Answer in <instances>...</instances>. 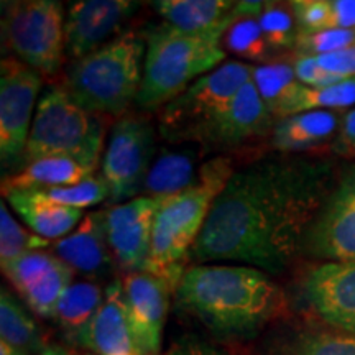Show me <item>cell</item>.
<instances>
[{"label": "cell", "instance_id": "6da1fadb", "mask_svg": "<svg viewBox=\"0 0 355 355\" xmlns=\"http://www.w3.org/2000/svg\"><path fill=\"white\" fill-rule=\"evenodd\" d=\"M326 159L263 158L235 170L212 204L191 260L239 261L279 273L303 255L304 239L334 188Z\"/></svg>", "mask_w": 355, "mask_h": 355}, {"label": "cell", "instance_id": "7a4b0ae2", "mask_svg": "<svg viewBox=\"0 0 355 355\" xmlns=\"http://www.w3.org/2000/svg\"><path fill=\"white\" fill-rule=\"evenodd\" d=\"M175 298L183 313L225 340L259 336L285 304V296L268 273L245 265L188 266Z\"/></svg>", "mask_w": 355, "mask_h": 355}, {"label": "cell", "instance_id": "3957f363", "mask_svg": "<svg viewBox=\"0 0 355 355\" xmlns=\"http://www.w3.org/2000/svg\"><path fill=\"white\" fill-rule=\"evenodd\" d=\"M234 173L230 158H212L202 163L199 180L193 188L162 202L153 220L152 243L144 272L165 279L176 290L188 270L191 250L206 224L212 204Z\"/></svg>", "mask_w": 355, "mask_h": 355}, {"label": "cell", "instance_id": "277c9868", "mask_svg": "<svg viewBox=\"0 0 355 355\" xmlns=\"http://www.w3.org/2000/svg\"><path fill=\"white\" fill-rule=\"evenodd\" d=\"M145 55L144 35L127 30L91 55L73 61L63 86L87 112L121 119L139 96Z\"/></svg>", "mask_w": 355, "mask_h": 355}, {"label": "cell", "instance_id": "5b68a950", "mask_svg": "<svg viewBox=\"0 0 355 355\" xmlns=\"http://www.w3.org/2000/svg\"><path fill=\"white\" fill-rule=\"evenodd\" d=\"M227 30L186 35L165 24L150 28L144 35V79L135 104L141 109H162L196 79L219 68L225 58L220 40Z\"/></svg>", "mask_w": 355, "mask_h": 355}, {"label": "cell", "instance_id": "8992f818", "mask_svg": "<svg viewBox=\"0 0 355 355\" xmlns=\"http://www.w3.org/2000/svg\"><path fill=\"white\" fill-rule=\"evenodd\" d=\"M105 122V117L78 105L64 86H50L40 96L21 165L25 168L42 158L64 157L96 171Z\"/></svg>", "mask_w": 355, "mask_h": 355}, {"label": "cell", "instance_id": "52a82bcc", "mask_svg": "<svg viewBox=\"0 0 355 355\" xmlns=\"http://www.w3.org/2000/svg\"><path fill=\"white\" fill-rule=\"evenodd\" d=\"M2 6L3 44L40 74H55L66 53L63 6L55 0H21Z\"/></svg>", "mask_w": 355, "mask_h": 355}, {"label": "cell", "instance_id": "ba28073f", "mask_svg": "<svg viewBox=\"0 0 355 355\" xmlns=\"http://www.w3.org/2000/svg\"><path fill=\"white\" fill-rule=\"evenodd\" d=\"M254 66L225 61L196 79L186 91L159 109L158 123L163 139L186 144L207 121L225 107L239 89L252 79Z\"/></svg>", "mask_w": 355, "mask_h": 355}, {"label": "cell", "instance_id": "9c48e42d", "mask_svg": "<svg viewBox=\"0 0 355 355\" xmlns=\"http://www.w3.org/2000/svg\"><path fill=\"white\" fill-rule=\"evenodd\" d=\"M155 125L146 115L125 114L117 119L102 159V178L109 184L112 206L144 193L155 158Z\"/></svg>", "mask_w": 355, "mask_h": 355}, {"label": "cell", "instance_id": "30bf717a", "mask_svg": "<svg viewBox=\"0 0 355 355\" xmlns=\"http://www.w3.org/2000/svg\"><path fill=\"white\" fill-rule=\"evenodd\" d=\"M42 74L15 58L0 63V162L2 171L20 168L24 159Z\"/></svg>", "mask_w": 355, "mask_h": 355}, {"label": "cell", "instance_id": "8fae6325", "mask_svg": "<svg viewBox=\"0 0 355 355\" xmlns=\"http://www.w3.org/2000/svg\"><path fill=\"white\" fill-rule=\"evenodd\" d=\"M303 255L355 261V163L337 178L304 239Z\"/></svg>", "mask_w": 355, "mask_h": 355}, {"label": "cell", "instance_id": "7c38bea8", "mask_svg": "<svg viewBox=\"0 0 355 355\" xmlns=\"http://www.w3.org/2000/svg\"><path fill=\"white\" fill-rule=\"evenodd\" d=\"M273 115L250 79L224 109L194 133L191 144L201 145L202 150L234 148L248 140L266 137L273 132Z\"/></svg>", "mask_w": 355, "mask_h": 355}, {"label": "cell", "instance_id": "4fadbf2b", "mask_svg": "<svg viewBox=\"0 0 355 355\" xmlns=\"http://www.w3.org/2000/svg\"><path fill=\"white\" fill-rule=\"evenodd\" d=\"M301 290L319 321L355 336V261H324L314 266Z\"/></svg>", "mask_w": 355, "mask_h": 355}, {"label": "cell", "instance_id": "5bb4252c", "mask_svg": "<svg viewBox=\"0 0 355 355\" xmlns=\"http://www.w3.org/2000/svg\"><path fill=\"white\" fill-rule=\"evenodd\" d=\"M140 8L130 0H81L71 3L64 24L66 55L81 60L123 33L128 19Z\"/></svg>", "mask_w": 355, "mask_h": 355}, {"label": "cell", "instance_id": "9a60e30c", "mask_svg": "<svg viewBox=\"0 0 355 355\" xmlns=\"http://www.w3.org/2000/svg\"><path fill=\"white\" fill-rule=\"evenodd\" d=\"M165 199L139 196L105 209L110 250L115 263L125 275L144 272L152 243L155 216Z\"/></svg>", "mask_w": 355, "mask_h": 355}, {"label": "cell", "instance_id": "2e32d148", "mask_svg": "<svg viewBox=\"0 0 355 355\" xmlns=\"http://www.w3.org/2000/svg\"><path fill=\"white\" fill-rule=\"evenodd\" d=\"M128 318L141 355H159L168 308L175 288L146 272L127 273L122 279Z\"/></svg>", "mask_w": 355, "mask_h": 355}, {"label": "cell", "instance_id": "e0dca14e", "mask_svg": "<svg viewBox=\"0 0 355 355\" xmlns=\"http://www.w3.org/2000/svg\"><path fill=\"white\" fill-rule=\"evenodd\" d=\"M51 250L74 272L89 279L109 278L117 263L109 245L107 211L89 212L74 232L53 242Z\"/></svg>", "mask_w": 355, "mask_h": 355}, {"label": "cell", "instance_id": "ac0fdd59", "mask_svg": "<svg viewBox=\"0 0 355 355\" xmlns=\"http://www.w3.org/2000/svg\"><path fill=\"white\" fill-rule=\"evenodd\" d=\"M79 347L96 355H141L128 318L121 279H114L105 288L104 303L84 332Z\"/></svg>", "mask_w": 355, "mask_h": 355}, {"label": "cell", "instance_id": "d6986e66", "mask_svg": "<svg viewBox=\"0 0 355 355\" xmlns=\"http://www.w3.org/2000/svg\"><path fill=\"white\" fill-rule=\"evenodd\" d=\"M257 355H355V336L327 324L275 331Z\"/></svg>", "mask_w": 355, "mask_h": 355}, {"label": "cell", "instance_id": "ffe728a7", "mask_svg": "<svg viewBox=\"0 0 355 355\" xmlns=\"http://www.w3.org/2000/svg\"><path fill=\"white\" fill-rule=\"evenodd\" d=\"M201 155L202 146L198 144L159 150L145 180L144 196L170 198L193 188L201 173Z\"/></svg>", "mask_w": 355, "mask_h": 355}, {"label": "cell", "instance_id": "44dd1931", "mask_svg": "<svg viewBox=\"0 0 355 355\" xmlns=\"http://www.w3.org/2000/svg\"><path fill=\"white\" fill-rule=\"evenodd\" d=\"M237 2L229 0H158L152 7L163 24L186 35H207L227 30L235 20Z\"/></svg>", "mask_w": 355, "mask_h": 355}, {"label": "cell", "instance_id": "7402d4cb", "mask_svg": "<svg viewBox=\"0 0 355 355\" xmlns=\"http://www.w3.org/2000/svg\"><path fill=\"white\" fill-rule=\"evenodd\" d=\"M343 115L334 110H311L279 119L272 132V145L279 152H304L336 139Z\"/></svg>", "mask_w": 355, "mask_h": 355}, {"label": "cell", "instance_id": "603a6c76", "mask_svg": "<svg viewBox=\"0 0 355 355\" xmlns=\"http://www.w3.org/2000/svg\"><path fill=\"white\" fill-rule=\"evenodd\" d=\"M7 201L15 209L26 227L48 241H60L81 224L83 211L58 206L33 196L28 191H12L6 194Z\"/></svg>", "mask_w": 355, "mask_h": 355}, {"label": "cell", "instance_id": "cb8c5ba5", "mask_svg": "<svg viewBox=\"0 0 355 355\" xmlns=\"http://www.w3.org/2000/svg\"><path fill=\"white\" fill-rule=\"evenodd\" d=\"M94 176V170L81 165L73 158L48 157L37 159L15 175L6 176L2 180V193L6 196L12 191H37L63 186L81 184Z\"/></svg>", "mask_w": 355, "mask_h": 355}, {"label": "cell", "instance_id": "d4e9b609", "mask_svg": "<svg viewBox=\"0 0 355 355\" xmlns=\"http://www.w3.org/2000/svg\"><path fill=\"white\" fill-rule=\"evenodd\" d=\"M104 298L105 290L94 282L71 283L61 296L53 318L69 343L79 345Z\"/></svg>", "mask_w": 355, "mask_h": 355}, {"label": "cell", "instance_id": "484cf974", "mask_svg": "<svg viewBox=\"0 0 355 355\" xmlns=\"http://www.w3.org/2000/svg\"><path fill=\"white\" fill-rule=\"evenodd\" d=\"M0 340L28 355H40L48 345L32 313L6 286L0 290Z\"/></svg>", "mask_w": 355, "mask_h": 355}, {"label": "cell", "instance_id": "4316f807", "mask_svg": "<svg viewBox=\"0 0 355 355\" xmlns=\"http://www.w3.org/2000/svg\"><path fill=\"white\" fill-rule=\"evenodd\" d=\"M252 81L259 89L261 99L273 117L285 119L303 84L296 78L293 66L286 63H268L254 66Z\"/></svg>", "mask_w": 355, "mask_h": 355}, {"label": "cell", "instance_id": "83f0119b", "mask_svg": "<svg viewBox=\"0 0 355 355\" xmlns=\"http://www.w3.org/2000/svg\"><path fill=\"white\" fill-rule=\"evenodd\" d=\"M355 104V78L345 79L334 86L327 87H301V91L293 102L290 115L301 112H311V110H332L344 109ZM288 115V117H290Z\"/></svg>", "mask_w": 355, "mask_h": 355}, {"label": "cell", "instance_id": "f1b7e54d", "mask_svg": "<svg viewBox=\"0 0 355 355\" xmlns=\"http://www.w3.org/2000/svg\"><path fill=\"white\" fill-rule=\"evenodd\" d=\"M53 245L51 241L26 230L15 220L7 209V204H0V263L13 260L28 252L46 250Z\"/></svg>", "mask_w": 355, "mask_h": 355}, {"label": "cell", "instance_id": "f546056e", "mask_svg": "<svg viewBox=\"0 0 355 355\" xmlns=\"http://www.w3.org/2000/svg\"><path fill=\"white\" fill-rule=\"evenodd\" d=\"M33 196L43 201L58 204V206L73 207V209H84V207L96 206L105 199H109V184L102 178V175L91 176L81 184L63 186V188H50V189H37L28 191Z\"/></svg>", "mask_w": 355, "mask_h": 355}, {"label": "cell", "instance_id": "4dcf8cb0", "mask_svg": "<svg viewBox=\"0 0 355 355\" xmlns=\"http://www.w3.org/2000/svg\"><path fill=\"white\" fill-rule=\"evenodd\" d=\"M58 257L46 254L44 250L28 252V254L17 257V259L3 261L2 272L6 275L10 285L15 288L17 293L21 296L26 290L37 285L40 279L58 263Z\"/></svg>", "mask_w": 355, "mask_h": 355}, {"label": "cell", "instance_id": "1f68e13d", "mask_svg": "<svg viewBox=\"0 0 355 355\" xmlns=\"http://www.w3.org/2000/svg\"><path fill=\"white\" fill-rule=\"evenodd\" d=\"M257 20H259L268 48L285 50V48L296 46V38L300 32L296 30V19L293 15L291 7L266 2L263 12Z\"/></svg>", "mask_w": 355, "mask_h": 355}, {"label": "cell", "instance_id": "d6a6232c", "mask_svg": "<svg viewBox=\"0 0 355 355\" xmlns=\"http://www.w3.org/2000/svg\"><path fill=\"white\" fill-rule=\"evenodd\" d=\"M225 50L250 61H261L268 56V44L257 19L235 20L224 35Z\"/></svg>", "mask_w": 355, "mask_h": 355}, {"label": "cell", "instance_id": "836d02e7", "mask_svg": "<svg viewBox=\"0 0 355 355\" xmlns=\"http://www.w3.org/2000/svg\"><path fill=\"white\" fill-rule=\"evenodd\" d=\"M352 46H355V30L329 28L321 32H300L295 48L306 56H319Z\"/></svg>", "mask_w": 355, "mask_h": 355}, {"label": "cell", "instance_id": "e575fe53", "mask_svg": "<svg viewBox=\"0 0 355 355\" xmlns=\"http://www.w3.org/2000/svg\"><path fill=\"white\" fill-rule=\"evenodd\" d=\"M300 32H321L332 28L331 0H296L290 3Z\"/></svg>", "mask_w": 355, "mask_h": 355}, {"label": "cell", "instance_id": "d590c367", "mask_svg": "<svg viewBox=\"0 0 355 355\" xmlns=\"http://www.w3.org/2000/svg\"><path fill=\"white\" fill-rule=\"evenodd\" d=\"M296 78L301 84L309 87H327L334 86L337 83H343L345 79H340L336 74L329 73L327 69H324L321 64L318 63L316 56H300L298 60L293 64Z\"/></svg>", "mask_w": 355, "mask_h": 355}, {"label": "cell", "instance_id": "8d00e7d4", "mask_svg": "<svg viewBox=\"0 0 355 355\" xmlns=\"http://www.w3.org/2000/svg\"><path fill=\"white\" fill-rule=\"evenodd\" d=\"M316 60L324 69H327L340 79H354L355 76V46L327 53V55H319Z\"/></svg>", "mask_w": 355, "mask_h": 355}, {"label": "cell", "instance_id": "74e56055", "mask_svg": "<svg viewBox=\"0 0 355 355\" xmlns=\"http://www.w3.org/2000/svg\"><path fill=\"white\" fill-rule=\"evenodd\" d=\"M332 152L337 157L355 158V109L343 115L339 132L331 144Z\"/></svg>", "mask_w": 355, "mask_h": 355}, {"label": "cell", "instance_id": "f35d334b", "mask_svg": "<svg viewBox=\"0 0 355 355\" xmlns=\"http://www.w3.org/2000/svg\"><path fill=\"white\" fill-rule=\"evenodd\" d=\"M166 355H227L217 349L214 344L206 343V340L199 339V337L188 336L178 340L170 347Z\"/></svg>", "mask_w": 355, "mask_h": 355}, {"label": "cell", "instance_id": "ab89813d", "mask_svg": "<svg viewBox=\"0 0 355 355\" xmlns=\"http://www.w3.org/2000/svg\"><path fill=\"white\" fill-rule=\"evenodd\" d=\"M332 28L355 30V0H331Z\"/></svg>", "mask_w": 355, "mask_h": 355}, {"label": "cell", "instance_id": "60d3db41", "mask_svg": "<svg viewBox=\"0 0 355 355\" xmlns=\"http://www.w3.org/2000/svg\"><path fill=\"white\" fill-rule=\"evenodd\" d=\"M40 355H79L76 350L73 349H68L64 347V345H60V344H48L46 347H44Z\"/></svg>", "mask_w": 355, "mask_h": 355}, {"label": "cell", "instance_id": "b9f144b4", "mask_svg": "<svg viewBox=\"0 0 355 355\" xmlns=\"http://www.w3.org/2000/svg\"><path fill=\"white\" fill-rule=\"evenodd\" d=\"M0 355H28L25 352H21V350L12 347L10 344L3 343V340H0Z\"/></svg>", "mask_w": 355, "mask_h": 355}]
</instances>
